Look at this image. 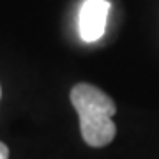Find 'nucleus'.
Returning a JSON list of instances; mask_svg holds the SVG:
<instances>
[{"instance_id": "f257e3e1", "label": "nucleus", "mask_w": 159, "mask_h": 159, "mask_svg": "<svg viewBox=\"0 0 159 159\" xmlns=\"http://www.w3.org/2000/svg\"><path fill=\"white\" fill-rule=\"evenodd\" d=\"M71 102L80 117V131L87 145L104 147L113 142L117 108L108 94L90 83H78L71 90Z\"/></svg>"}, {"instance_id": "f03ea898", "label": "nucleus", "mask_w": 159, "mask_h": 159, "mask_svg": "<svg viewBox=\"0 0 159 159\" xmlns=\"http://www.w3.org/2000/svg\"><path fill=\"white\" fill-rule=\"evenodd\" d=\"M110 12L108 0H85L80 9V35L85 43L101 39L106 30V20Z\"/></svg>"}, {"instance_id": "7ed1b4c3", "label": "nucleus", "mask_w": 159, "mask_h": 159, "mask_svg": "<svg viewBox=\"0 0 159 159\" xmlns=\"http://www.w3.org/2000/svg\"><path fill=\"white\" fill-rule=\"evenodd\" d=\"M0 159H9V148L2 142H0Z\"/></svg>"}]
</instances>
